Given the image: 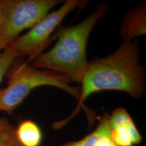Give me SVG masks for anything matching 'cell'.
Listing matches in <instances>:
<instances>
[{
    "label": "cell",
    "instance_id": "6da1fadb",
    "mask_svg": "<svg viewBox=\"0 0 146 146\" xmlns=\"http://www.w3.org/2000/svg\"><path fill=\"white\" fill-rule=\"evenodd\" d=\"M137 39L125 42L114 53L89 63L81 80L78 104L66 119L52 124V129H61L78 114L81 108H86L84 101L91 94L103 90H117L140 99L145 90V70L140 63Z\"/></svg>",
    "mask_w": 146,
    "mask_h": 146
},
{
    "label": "cell",
    "instance_id": "7a4b0ae2",
    "mask_svg": "<svg viewBox=\"0 0 146 146\" xmlns=\"http://www.w3.org/2000/svg\"><path fill=\"white\" fill-rule=\"evenodd\" d=\"M107 10V5H101L78 25L60 28L55 35L58 38L56 44L36 58L33 66L62 74L72 82L81 83L88 65L86 47L89 34Z\"/></svg>",
    "mask_w": 146,
    "mask_h": 146
},
{
    "label": "cell",
    "instance_id": "3957f363",
    "mask_svg": "<svg viewBox=\"0 0 146 146\" xmlns=\"http://www.w3.org/2000/svg\"><path fill=\"white\" fill-rule=\"evenodd\" d=\"M8 85L0 89V111L11 115L31 91L38 87L48 86L62 89L77 101L80 87L70 86L72 82L62 74L31 66L28 62L16 61L8 72Z\"/></svg>",
    "mask_w": 146,
    "mask_h": 146
},
{
    "label": "cell",
    "instance_id": "277c9868",
    "mask_svg": "<svg viewBox=\"0 0 146 146\" xmlns=\"http://www.w3.org/2000/svg\"><path fill=\"white\" fill-rule=\"evenodd\" d=\"M60 0H0L3 23L0 35L7 46L24 30L42 20Z\"/></svg>",
    "mask_w": 146,
    "mask_h": 146
},
{
    "label": "cell",
    "instance_id": "5b68a950",
    "mask_svg": "<svg viewBox=\"0 0 146 146\" xmlns=\"http://www.w3.org/2000/svg\"><path fill=\"white\" fill-rule=\"evenodd\" d=\"M82 3L77 0L65 1L57 11L48 14L26 34L17 37L7 46L20 56H26L28 62L33 61L50 44L53 32L63 19Z\"/></svg>",
    "mask_w": 146,
    "mask_h": 146
},
{
    "label": "cell",
    "instance_id": "8992f818",
    "mask_svg": "<svg viewBox=\"0 0 146 146\" xmlns=\"http://www.w3.org/2000/svg\"><path fill=\"white\" fill-rule=\"evenodd\" d=\"M110 135L117 146H135L142 137L130 114L122 107L114 110L109 117Z\"/></svg>",
    "mask_w": 146,
    "mask_h": 146
},
{
    "label": "cell",
    "instance_id": "52a82bcc",
    "mask_svg": "<svg viewBox=\"0 0 146 146\" xmlns=\"http://www.w3.org/2000/svg\"><path fill=\"white\" fill-rule=\"evenodd\" d=\"M110 115L104 113L92 133L78 141H69L60 146H117L110 135Z\"/></svg>",
    "mask_w": 146,
    "mask_h": 146
},
{
    "label": "cell",
    "instance_id": "ba28073f",
    "mask_svg": "<svg viewBox=\"0 0 146 146\" xmlns=\"http://www.w3.org/2000/svg\"><path fill=\"white\" fill-rule=\"evenodd\" d=\"M120 33L125 42H130L146 34V7L142 5L130 11L120 28Z\"/></svg>",
    "mask_w": 146,
    "mask_h": 146
},
{
    "label": "cell",
    "instance_id": "9c48e42d",
    "mask_svg": "<svg viewBox=\"0 0 146 146\" xmlns=\"http://www.w3.org/2000/svg\"><path fill=\"white\" fill-rule=\"evenodd\" d=\"M17 138L22 146H41L42 131L38 125L31 120L21 121L15 129Z\"/></svg>",
    "mask_w": 146,
    "mask_h": 146
},
{
    "label": "cell",
    "instance_id": "30bf717a",
    "mask_svg": "<svg viewBox=\"0 0 146 146\" xmlns=\"http://www.w3.org/2000/svg\"><path fill=\"white\" fill-rule=\"evenodd\" d=\"M16 128L5 117H0V146H22L16 135Z\"/></svg>",
    "mask_w": 146,
    "mask_h": 146
},
{
    "label": "cell",
    "instance_id": "8fae6325",
    "mask_svg": "<svg viewBox=\"0 0 146 146\" xmlns=\"http://www.w3.org/2000/svg\"><path fill=\"white\" fill-rule=\"evenodd\" d=\"M20 56L7 46L0 56V84L7 74L12 63Z\"/></svg>",
    "mask_w": 146,
    "mask_h": 146
},
{
    "label": "cell",
    "instance_id": "7c38bea8",
    "mask_svg": "<svg viewBox=\"0 0 146 146\" xmlns=\"http://www.w3.org/2000/svg\"><path fill=\"white\" fill-rule=\"evenodd\" d=\"M6 47H7V46L5 45V42H4L3 39H2V38L1 35H0V56H1V54H2V52H1L2 50H4L5 48Z\"/></svg>",
    "mask_w": 146,
    "mask_h": 146
},
{
    "label": "cell",
    "instance_id": "4fadbf2b",
    "mask_svg": "<svg viewBox=\"0 0 146 146\" xmlns=\"http://www.w3.org/2000/svg\"><path fill=\"white\" fill-rule=\"evenodd\" d=\"M2 23H3V13H2L1 7L0 6V29L2 26Z\"/></svg>",
    "mask_w": 146,
    "mask_h": 146
}]
</instances>
